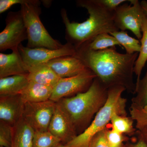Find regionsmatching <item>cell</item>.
<instances>
[{
    "label": "cell",
    "mask_w": 147,
    "mask_h": 147,
    "mask_svg": "<svg viewBox=\"0 0 147 147\" xmlns=\"http://www.w3.org/2000/svg\"><path fill=\"white\" fill-rule=\"evenodd\" d=\"M57 102L49 100L40 102L24 103L22 117L35 132L48 131Z\"/></svg>",
    "instance_id": "obj_9"
},
{
    "label": "cell",
    "mask_w": 147,
    "mask_h": 147,
    "mask_svg": "<svg viewBox=\"0 0 147 147\" xmlns=\"http://www.w3.org/2000/svg\"><path fill=\"white\" fill-rule=\"evenodd\" d=\"M5 24V28L0 33V51L18 50L21 42L28 38L21 11L9 12Z\"/></svg>",
    "instance_id": "obj_7"
},
{
    "label": "cell",
    "mask_w": 147,
    "mask_h": 147,
    "mask_svg": "<svg viewBox=\"0 0 147 147\" xmlns=\"http://www.w3.org/2000/svg\"><path fill=\"white\" fill-rule=\"evenodd\" d=\"M76 4L77 6L86 9L89 14L88 18L82 23L70 22L65 9L61 10L66 28V38L76 49L89 43L98 35L119 31L114 23L115 11L106 8L99 0H78Z\"/></svg>",
    "instance_id": "obj_2"
},
{
    "label": "cell",
    "mask_w": 147,
    "mask_h": 147,
    "mask_svg": "<svg viewBox=\"0 0 147 147\" xmlns=\"http://www.w3.org/2000/svg\"><path fill=\"white\" fill-rule=\"evenodd\" d=\"M129 112L130 117L136 122L137 129L147 125V113L142 109L131 106L129 109Z\"/></svg>",
    "instance_id": "obj_27"
},
{
    "label": "cell",
    "mask_w": 147,
    "mask_h": 147,
    "mask_svg": "<svg viewBox=\"0 0 147 147\" xmlns=\"http://www.w3.org/2000/svg\"><path fill=\"white\" fill-rule=\"evenodd\" d=\"M142 37L141 38V50L135 62L134 72L137 76L136 87L140 81L141 74L147 61V16L143 19L142 27Z\"/></svg>",
    "instance_id": "obj_19"
},
{
    "label": "cell",
    "mask_w": 147,
    "mask_h": 147,
    "mask_svg": "<svg viewBox=\"0 0 147 147\" xmlns=\"http://www.w3.org/2000/svg\"><path fill=\"white\" fill-rule=\"evenodd\" d=\"M106 128L98 132L93 137L89 147H110L106 137Z\"/></svg>",
    "instance_id": "obj_28"
},
{
    "label": "cell",
    "mask_w": 147,
    "mask_h": 147,
    "mask_svg": "<svg viewBox=\"0 0 147 147\" xmlns=\"http://www.w3.org/2000/svg\"><path fill=\"white\" fill-rule=\"evenodd\" d=\"M134 94L136 96L131 99V106L147 113V71L143 79H140Z\"/></svg>",
    "instance_id": "obj_22"
},
{
    "label": "cell",
    "mask_w": 147,
    "mask_h": 147,
    "mask_svg": "<svg viewBox=\"0 0 147 147\" xmlns=\"http://www.w3.org/2000/svg\"><path fill=\"white\" fill-rule=\"evenodd\" d=\"M130 0H99V1L109 10L114 11L123 3L130 2Z\"/></svg>",
    "instance_id": "obj_29"
},
{
    "label": "cell",
    "mask_w": 147,
    "mask_h": 147,
    "mask_svg": "<svg viewBox=\"0 0 147 147\" xmlns=\"http://www.w3.org/2000/svg\"><path fill=\"white\" fill-rule=\"evenodd\" d=\"M24 105L21 94L0 96V121L14 126L22 117Z\"/></svg>",
    "instance_id": "obj_12"
},
{
    "label": "cell",
    "mask_w": 147,
    "mask_h": 147,
    "mask_svg": "<svg viewBox=\"0 0 147 147\" xmlns=\"http://www.w3.org/2000/svg\"><path fill=\"white\" fill-rule=\"evenodd\" d=\"M29 82L54 88L60 79L47 64L38 65L28 68Z\"/></svg>",
    "instance_id": "obj_15"
},
{
    "label": "cell",
    "mask_w": 147,
    "mask_h": 147,
    "mask_svg": "<svg viewBox=\"0 0 147 147\" xmlns=\"http://www.w3.org/2000/svg\"><path fill=\"white\" fill-rule=\"evenodd\" d=\"M29 82L27 75H14L0 78V96L21 94Z\"/></svg>",
    "instance_id": "obj_17"
},
{
    "label": "cell",
    "mask_w": 147,
    "mask_h": 147,
    "mask_svg": "<svg viewBox=\"0 0 147 147\" xmlns=\"http://www.w3.org/2000/svg\"><path fill=\"white\" fill-rule=\"evenodd\" d=\"M133 121L131 117L120 115L115 113L110 121L111 128L121 134L131 136L137 131L133 125Z\"/></svg>",
    "instance_id": "obj_20"
},
{
    "label": "cell",
    "mask_w": 147,
    "mask_h": 147,
    "mask_svg": "<svg viewBox=\"0 0 147 147\" xmlns=\"http://www.w3.org/2000/svg\"><path fill=\"white\" fill-rule=\"evenodd\" d=\"M96 77L92 71L88 68L75 76L60 78L53 88L50 100L57 102L64 98L84 92L89 88Z\"/></svg>",
    "instance_id": "obj_8"
},
{
    "label": "cell",
    "mask_w": 147,
    "mask_h": 147,
    "mask_svg": "<svg viewBox=\"0 0 147 147\" xmlns=\"http://www.w3.org/2000/svg\"><path fill=\"white\" fill-rule=\"evenodd\" d=\"M114 36L126 51V54L132 55L139 53L141 50V42L139 40L129 36L127 32L119 30L110 34Z\"/></svg>",
    "instance_id": "obj_21"
},
{
    "label": "cell",
    "mask_w": 147,
    "mask_h": 147,
    "mask_svg": "<svg viewBox=\"0 0 147 147\" xmlns=\"http://www.w3.org/2000/svg\"><path fill=\"white\" fill-rule=\"evenodd\" d=\"M13 129L12 147H32L35 131L22 117Z\"/></svg>",
    "instance_id": "obj_18"
},
{
    "label": "cell",
    "mask_w": 147,
    "mask_h": 147,
    "mask_svg": "<svg viewBox=\"0 0 147 147\" xmlns=\"http://www.w3.org/2000/svg\"><path fill=\"white\" fill-rule=\"evenodd\" d=\"M61 144L49 131L35 132L32 147H56Z\"/></svg>",
    "instance_id": "obj_24"
},
{
    "label": "cell",
    "mask_w": 147,
    "mask_h": 147,
    "mask_svg": "<svg viewBox=\"0 0 147 147\" xmlns=\"http://www.w3.org/2000/svg\"><path fill=\"white\" fill-rule=\"evenodd\" d=\"M48 131L64 145L71 142L77 136L73 124L57 103Z\"/></svg>",
    "instance_id": "obj_11"
},
{
    "label": "cell",
    "mask_w": 147,
    "mask_h": 147,
    "mask_svg": "<svg viewBox=\"0 0 147 147\" xmlns=\"http://www.w3.org/2000/svg\"><path fill=\"white\" fill-rule=\"evenodd\" d=\"M0 147H4L2 146H0Z\"/></svg>",
    "instance_id": "obj_35"
},
{
    "label": "cell",
    "mask_w": 147,
    "mask_h": 147,
    "mask_svg": "<svg viewBox=\"0 0 147 147\" xmlns=\"http://www.w3.org/2000/svg\"><path fill=\"white\" fill-rule=\"evenodd\" d=\"M53 92V88L29 82L21 95L24 103L26 102H40L50 100Z\"/></svg>",
    "instance_id": "obj_16"
},
{
    "label": "cell",
    "mask_w": 147,
    "mask_h": 147,
    "mask_svg": "<svg viewBox=\"0 0 147 147\" xmlns=\"http://www.w3.org/2000/svg\"><path fill=\"white\" fill-rule=\"evenodd\" d=\"M137 141L130 142H127L125 143L123 147H147V144L142 137L138 135Z\"/></svg>",
    "instance_id": "obj_31"
},
{
    "label": "cell",
    "mask_w": 147,
    "mask_h": 147,
    "mask_svg": "<svg viewBox=\"0 0 147 147\" xmlns=\"http://www.w3.org/2000/svg\"><path fill=\"white\" fill-rule=\"evenodd\" d=\"M46 63L60 78L75 76L88 69L80 59L74 56L56 58Z\"/></svg>",
    "instance_id": "obj_13"
},
{
    "label": "cell",
    "mask_w": 147,
    "mask_h": 147,
    "mask_svg": "<svg viewBox=\"0 0 147 147\" xmlns=\"http://www.w3.org/2000/svg\"><path fill=\"white\" fill-rule=\"evenodd\" d=\"M90 49L94 50H106L108 48L121 46L118 41L113 36L104 33L97 36L92 41L87 44Z\"/></svg>",
    "instance_id": "obj_23"
},
{
    "label": "cell",
    "mask_w": 147,
    "mask_h": 147,
    "mask_svg": "<svg viewBox=\"0 0 147 147\" xmlns=\"http://www.w3.org/2000/svg\"><path fill=\"white\" fill-rule=\"evenodd\" d=\"M28 70L18 50L9 54L0 53V78L28 75Z\"/></svg>",
    "instance_id": "obj_14"
},
{
    "label": "cell",
    "mask_w": 147,
    "mask_h": 147,
    "mask_svg": "<svg viewBox=\"0 0 147 147\" xmlns=\"http://www.w3.org/2000/svg\"><path fill=\"white\" fill-rule=\"evenodd\" d=\"M106 136L110 147H123L129 140L126 135L119 133L111 128H106Z\"/></svg>",
    "instance_id": "obj_26"
},
{
    "label": "cell",
    "mask_w": 147,
    "mask_h": 147,
    "mask_svg": "<svg viewBox=\"0 0 147 147\" xmlns=\"http://www.w3.org/2000/svg\"><path fill=\"white\" fill-rule=\"evenodd\" d=\"M40 2L37 0H24L21 4L20 11L28 34L27 47L50 49L61 48L64 45L51 36L40 20Z\"/></svg>",
    "instance_id": "obj_5"
},
{
    "label": "cell",
    "mask_w": 147,
    "mask_h": 147,
    "mask_svg": "<svg viewBox=\"0 0 147 147\" xmlns=\"http://www.w3.org/2000/svg\"><path fill=\"white\" fill-rule=\"evenodd\" d=\"M13 131V126L0 121V146L12 147Z\"/></svg>",
    "instance_id": "obj_25"
},
{
    "label": "cell",
    "mask_w": 147,
    "mask_h": 147,
    "mask_svg": "<svg viewBox=\"0 0 147 147\" xmlns=\"http://www.w3.org/2000/svg\"><path fill=\"white\" fill-rule=\"evenodd\" d=\"M18 50L27 69L30 67L47 63L56 58L74 56L76 53L75 47L67 42L63 47L58 49L44 47L29 48L21 44L18 46Z\"/></svg>",
    "instance_id": "obj_10"
},
{
    "label": "cell",
    "mask_w": 147,
    "mask_h": 147,
    "mask_svg": "<svg viewBox=\"0 0 147 147\" xmlns=\"http://www.w3.org/2000/svg\"><path fill=\"white\" fill-rule=\"evenodd\" d=\"M56 147H68L67 146H65V145L63 144H60L59 145H58Z\"/></svg>",
    "instance_id": "obj_34"
},
{
    "label": "cell",
    "mask_w": 147,
    "mask_h": 147,
    "mask_svg": "<svg viewBox=\"0 0 147 147\" xmlns=\"http://www.w3.org/2000/svg\"><path fill=\"white\" fill-rule=\"evenodd\" d=\"M24 0H1L0 1V13H2L10 8L12 6L21 4Z\"/></svg>",
    "instance_id": "obj_30"
},
{
    "label": "cell",
    "mask_w": 147,
    "mask_h": 147,
    "mask_svg": "<svg viewBox=\"0 0 147 147\" xmlns=\"http://www.w3.org/2000/svg\"><path fill=\"white\" fill-rule=\"evenodd\" d=\"M75 56L96 74L107 89L124 87L134 94L136 84L133 79L134 68L139 53L132 55L118 52L115 47L94 50L87 44L76 48Z\"/></svg>",
    "instance_id": "obj_1"
},
{
    "label": "cell",
    "mask_w": 147,
    "mask_h": 147,
    "mask_svg": "<svg viewBox=\"0 0 147 147\" xmlns=\"http://www.w3.org/2000/svg\"><path fill=\"white\" fill-rule=\"evenodd\" d=\"M141 4L142 8L144 9L145 14L147 16V1H142L141 2Z\"/></svg>",
    "instance_id": "obj_33"
},
{
    "label": "cell",
    "mask_w": 147,
    "mask_h": 147,
    "mask_svg": "<svg viewBox=\"0 0 147 147\" xmlns=\"http://www.w3.org/2000/svg\"><path fill=\"white\" fill-rule=\"evenodd\" d=\"M130 3L122 4L115 10L114 23L119 30H129L141 40L142 22L146 15L139 1L130 0Z\"/></svg>",
    "instance_id": "obj_6"
},
{
    "label": "cell",
    "mask_w": 147,
    "mask_h": 147,
    "mask_svg": "<svg viewBox=\"0 0 147 147\" xmlns=\"http://www.w3.org/2000/svg\"><path fill=\"white\" fill-rule=\"evenodd\" d=\"M137 132L138 135L144 139L147 144V125L137 129Z\"/></svg>",
    "instance_id": "obj_32"
},
{
    "label": "cell",
    "mask_w": 147,
    "mask_h": 147,
    "mask_svg": "<svg viewBox=\"0 0 147 147\" xmlns=\"http://www.w3.org/2000/svg\"><path fill=\"white\" fill-rule=\"evenodd\" d=\"M125 91L126 89L121 86L108 89V98L106 103L94 116L89 126L72 141L65 145L68 147H89L93 137L107 127L114 114L127 116V99L122 96Z\"/></svg>",
    "instance_id": "obj_4"
},
{
    "label": "cell",
    "mask_w": 147,
    "mask_h": 147,
    "mask_svg": "<svg viewBox=\"0 0 147 147\" xmlns=\"http://www.w3.org/2000/svg\"><path fill=\"white\" fill-rule=\"evenodd\" d=\"M108 98V89L96 77L86 91L73 97L64 98L56 102L77 132L80 129H84V131L89 126L92 119L104 106Z\"/></svg>",
    "instance_id": "obj_3"
}]
</instances>
